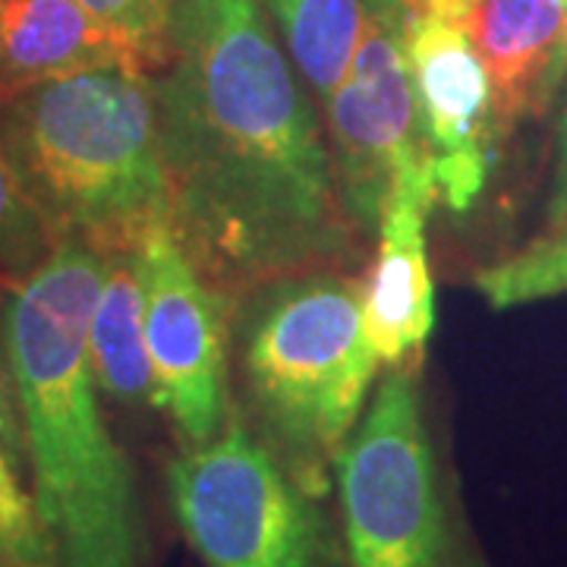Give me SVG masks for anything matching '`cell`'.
Listing matches in <instances>:
<instances>
[{
  "label": "cell",
  "mask_w": 567,
  "mask_h": 567,
  "mask_svg": "<svg viewBox=\"0 0 567 567\" xmlns=\"http://www.w3.org/2000/svg\"><path fill=\"white\" fill-rule=\"evenodd\" d=\"M171 227L230 316L363 259L319 104L262 0H174L155 70Z\"/></svg>",
  "instance_id": "cell-1"
},
{
  "label": "cell",
  "mask_w": 567,
  "mask_h": 567,
  "mask_svg": "<svg viewBox=\"0 0 567 567\" xmlns=\"http://www.w3.org/2000/svg\"><path fill=\"white\" fill-rule=\"evenodd\" d=\"M104 256L61 244L3 293L0 338L25 425V476L58 567H148L133 466L99 406L89 319Z\"/></svg>",
  "instance_id": "cell-2"
},
{
  "label": "cell",
  "mask_w": 567,
  "mask_h": 567,
  "mask_svg": "<svg viewBox=\"0 0 567 567\" xmlns=\"http://www.w3.org/2000/svg\"><path fill=\"white\" fill-rule=\"evenodd\" d=\"M0 142L58 244L136 252L171 224L155 70L107 63L0 102Z\"/></svg>",
  "instance_id": "cell-3"
},
{
  "label": "cell",
  "mask_w": 567,
  "mask_h": 567,
  "mask_svg": "<svg viewBox=\"0 0 567 567\" xmlns=\"http://www.w3.org/2000/svg\"><path fill=\"white\" fill-rule=\"evenodd\" d=\"M234 316L244 420L300 486L331 498L334 464L382 369L365 334L363 278H278L246 293Z\"/></svg>",
  "instance_id": "cell-4"
},
{
  "label": "cell",
  "mask_w": 567,
  "mask_h": 567,
  "mask_svg": "<svg viewBox=\"0 0 567 567\" xmlns=\"http://www.w3.org/2000/svg\"><path fill=\"white\" fill-rule=\"evenodd\" d=\"M347 567H492L425 413L423 363L388 365L334 464Z\"/></svg>",
  "instance_id": "cell-5"
},
{
  "label": "cell",
  "mask_w": 567,
  "mask_h": 567,
  "mask_svg": "<svg viewBox=\"0 0 567 567\" xmlns=\"http://www.w3.org/2000/svg\"><path fill=\"white\" fill-rule=\"evenodd\" d=\"M171 514L205 567H347L338 507L303 488L234 410L164 473Z\"/></svg>",
  "instance_id": "cell-6"
},
{
  "label": "cell",
  "mask_w": 567,
  "mask_h": 567,
  "mask_svg": "<svg viewBox=\"0 0 567 567\" xmlns=\"http://www.w3.org/2000/svg\"><path fill=\"white\" fill-rule=\"evenodd\" d=\"M136 256L155 410L174 425L181 447L208 445L234 416L227 391L230 309L205 281L171 224L155 227Z\"/></svg>",
  "instance_id": "cell-7"
},
{
  "label": "cell",
  "mask_w": 567,
  "mask_h": 567,
  "mask_svg": "<svg viewBox=\"0 0 567 567\" xmlns=\"http://www.w3.org/2000/svg\"><path fill=\"white\" fill-rule=\"evenodd\" d=\"M410 7L391 0L369 20L344 82L322 107L347 212L365 244L382 230L398 177L429 162L404 51Z\"/></svg>",
  "instance_id": "cell-8"
},
{
  "label": "cell",
  "mask_w": 567,
  "mask_h": 567,
  "mask_svg": "<svg viewBox=\"0 0 567 567\" xmlns=\"http://www.w3.org/2000/svg\"><path fill=\"white\" fill-rule=\"evenodd\" d=\"M406 66L416 95L420 140L439 199L466 212L483 196L498 152L486 66L464 25L439 0H413L404 29Z\"/></svg>",
  "instance_id": "cell-9"
},
{
  "label": "cell",
  "mask_w": 567,
  "mask_h": 567,
  "mask_svg": "<svg viewBox=\"0 0 567 567\" xmlns=\"http://www.w3.org/2000/svg\"><path fill=\"white\" fill-rule=\"evenodd\" d=\"M464 25L486 66L495 126L505 140L546 117L567 80L565 0H439Z\"/></svg>",
  "instance_id": "cell-10"
},
{
  "label": "cell",
  "mask_w": 567,
  "mask_h": 567,
  "mask_svg": "<svg viewBox=\"0 0 567 567\" xmlns=\"http://www.w3.org/2000/svg\"><path fill=\"white\" fill-rule=\"evenodd\" d=\"M435 203L439 186L429 162L406 167L375 237V262L363 278V316L365 334L385 369L423 363L435 331V284L425 249V221Z\"/></svg>",
  "instance_id": "cell-11"
},
{
  "label": "cell",
  "mask_w": 567,
  "mask_h": 567,
  "mask_svg": "<svg viewBox=\"0 0 567 567\" xmlns=\"http://www.w3.org/2000/svg\"><path fill=\"white\" fill-rule=\"evenodd\" d=\"M107 63L148 66L140 48L82 0H0V102Z\"/></svg>",
  "instance_id": "cell-12"
},
{
  "label": "cell",
  "mask_w": 567,
  "mask_h": 567,
  "mask_svg": "<svg viewBox=\"0 0 567 567\" xmlns=\"http://www.w3.org/2000/svg\"><path fill=\"white\" fill-rule=\"evenodd\" d=\"M142 303L140 256H104L102 290L89 319V363L99 391L123 406H155Z\"/></svg>",
  "instance_id": "cell-13"
},
{
  "label": "cell",
  "mask_w": 567,
  "mask_h": 567,
  "mask_svg": "<svg viewBox=\"0 0 567 567\" xmlns=\"http://www.w3.org/2000/svg\"><path fill=\"white\" fill-rule=\"evenodd\" d=\"M319 107L344 82L369 20L391 0H262Z\"/></svg>",
  "instance_id": "cell-14"
},
{
  "label": "cell",
  "mask_w": 567,
  "mask_h": 567,
  "mask_svg": "<svg viewBox=\"0 0 567 567\" xmlns=\"http://www.w3.org/2000/svg\"><path fill=\"white\" fill-rule=\"evenodd\" d=\"M473 284L492 309L567 297V102L558 126L555 174L543 221L527 244L480 268Z\"/></svg>",
  "instance_id": "cell-15"
},
{
  "label": "cell",
  "mask_w": 567,
  "mask_h": 567,
  "mask_svg": "<svg viewBox=\"0 0 567 567\" xmlns=\"http://www.w3.org/2000/svg\"><path fill=\"white\" fill-rule=\"evenodd\" d=\"M58 246L0 142V290L29 281Z\"/></svg>",
  "instance_id": "cell-16"
},
{
  "label": "cell",
  "mask_w": 567,
  "mask_h": 567,
  "mask_svg": "<svg viewBox=\"0 0 567 567\" xmlns=\"http://www.w3.org/2000/svg\"><path fill=\"white\" fill-rule=\"evenodd\" d=\"M0 558L17 567H58L54 548L41 527L32 492L22 488V473L0 447Z\"/></svg>",
  "instance_id": "cell-17"
},
{
  "label": "cell",
  "mask_w": 567,
  "mask_h": 567,
  "mask_svg": "<svg viewBox=\"0 0 567 567\" xmlns=\"http://www.w3.org/2000/svg\"><path fill=\"white\" fill-rule=\"evenodd\" d=\"M82 3L133 41L152 70L162 66L174 0H82Z\"/></svg>",
  "instance_id": "cell-18"
},
{
  "label": "cell",
  "mask_w": 567,
  "mask_h": 567,
  "mask_svg": "<svg viewBox=\"0 0 567 567\" xmlns=\"http://www.w3.org/2000/svg\"><path fill=\"white\" fill-rule=\"evenodd\" d=\"M0 447L3 454L13 461V466L25 476V425H22V404L20 391H17V379L3 350V338H0Z\"/></svg>",
  "instance_id": "cell-19"
},
{
  "label": "cell",
  "mask_w": 567,
  "mask_h": 567,
  "mask_svg": "<svg viewBox=\"0 0 567 567\" xmlns=\"http://www.w3.org/2000/svg\"><path fill=\"white\" fill-rule=\"evenodd\" d=\"M0 567H17V565H10V561H7V558H0Z\"/></svg>",
  "instance_id": "cell-20"
},
{
  "label": "cell",
  "mask_w": 567,
  "mask_h": 567,
  "mask_svg": "<svg viewBox=\"0 0 567 567\" xmlns=\"http://www.w3.org/2000/svg\"><path fill=\"white\" fill-rule=\"evenodd\" d=\"M565 7H567V0H565Z\"/></svg>",
  "instance_id": "cell-21"
}]
</instances>
